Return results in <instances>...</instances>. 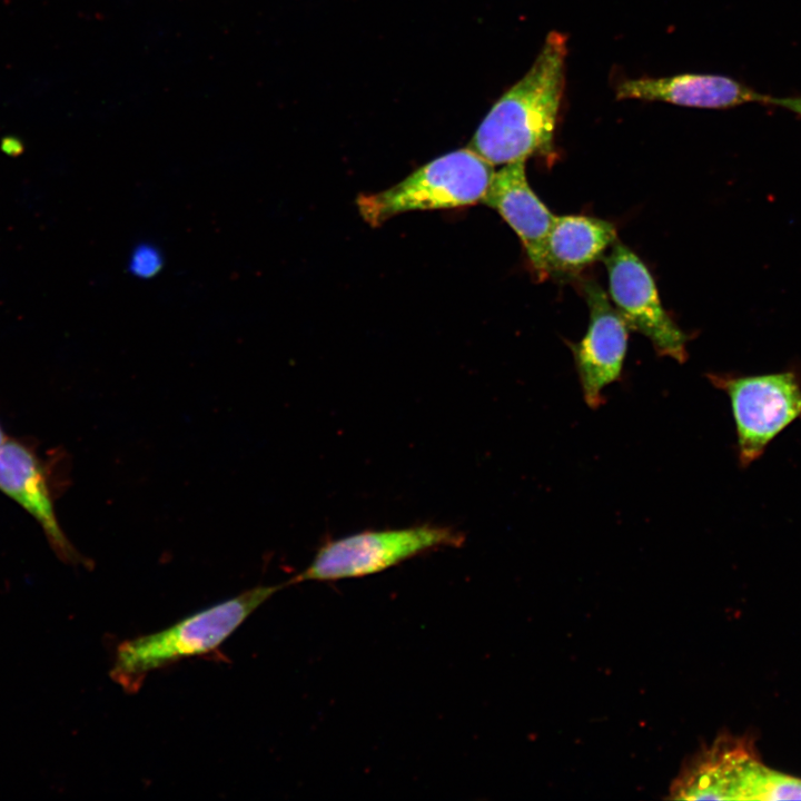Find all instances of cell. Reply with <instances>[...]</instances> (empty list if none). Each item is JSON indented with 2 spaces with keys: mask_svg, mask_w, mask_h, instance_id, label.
<instances>
[{
  "mask_svg": "<svg viewBox=\"0 0 801 801\" xmlns=\"http://www.w3.org/2000/svg\"><path fill=\"white\" fill-rule=\"evenodd\" d=\"M566 53V37L550 32L530 70L495 102L468 147L493 166L552 155Z\"/></svg>",
  "mask_w": 801,
  "mask_h": 801,
  "instance_id": "6da1fadb",
  "label": "cell"
},
{
  "mask_svg": "<svg viewBox=\"0 0 801 801\" xmlns=\"http://www.w3.org/2000/svg\"><path fill=\"white\" fill-rule=\"evenodd\" d=\"M283 585H260L200 610L165 630L126 640L117 646L111 679L137 692L146 676L179 660L216 651Z\"/></svg>",
  "mask_w": 801,
  "mask_h": 801,
  "instance_id": "7a4b0ae2",
  "label": "cell"
},
{
  "mask_svg": "<svg viewBox=\"0 0 801 801\" xmlns=\"http://www.w3.org/2000/svg\"><path fill=\"white\" fill-rule=\"evenodd\" d=\"M472 148L443 155L398 184L357 198L363 219L376 227L413 210L447 209L482 202L495 171Z\"/></svg>",
  "mask_w": 801,
  "mask_h": 801,
  "instance_id": "3957f363",
  "label": "cell"
},
{
  "mask_svg": "<svg viewBox=\"0 0 801 801\" xmlns=\"http://www.w3.org/2000/svg\"><path fill=\"white\" fill-rule=\"evenodd\" d=\"M706 377L729 396L742 468L758 461L788 426L801 421V373L798 367L760 375L709 373Z\"/></svg>",
  "mask_w": 801,
  "mask_h": 801,
  "instance_id": "277c9868",
  "label": "cell"
},
{
  "mask_svg": "<svg viewBox=\"0 0 801 801\" xmlns=\"http://www.w3.org/2000/svg\"><path fill=\"white\" fill-rule=\"evenodd\" d=\"M463 541L461 532L438 525L354 533L323 544L309 565L287 585L376 574L427 551L461 546Z\"/></svg>",
  "mask_w": 801,
  "mask_h": 801,
  "instance_id": "5b68a950",
  "label": "cell"
},
{
  "mask_svg": "<svg viewBox=\"0 0 801 801\" xmlns=\"http://www.w3.org/2000/svg\"><path fill=\"white\" fill-rule=\"evenodd\" d=\"M65 454L44 457L38 445L26 437H8L0 445V492L16 502L40 526L57 557L70 565L91 567L63 532L56 501L65 483Z\"/></svg>",
  "mask_w": 801,
  "mask_h": 801,
  "instance_id": "8992f818",
  "label": "cell"
},
{
  "mask_svg": "<svg viewBox=\"0 0 801 801\" xmlns=\"http://www.w3.org/2000/svg\"><path fill=\"white\" fill-rule=\"evenodd\" d=\"M604 263L611 299L629 329L649 338L657 355L684 363L689 337L663 308L643 261L625 245L615 241Z\"/></svg>",
  "mask_w": 801,
  "mask_h": 801,
  "instance_id": "52a82bcc",
  "label": "cell"
},
{
  "mask_svg": "<svg viewBox=\"0 0 801 801\" xmlns=\"http://www.w3.org/2000/svg\"><path fill=\"white\" fill-rule=\"evenodd\" d=\"M590 312L585 335L578 343H567L586 405L599 408L605 398L603 389L619 380L627 349L629 327L594 280L582 284Z\"/></svg>",
  "mask_w": 801,
  "mask_h": 801,
  "instance_id": "ba28073f",
  "label": "cell"
},
{
  "mask_svg": "<svg viewBox=\"0 0 801 801\" xmlns=\"http://www.w3.org/2000/svg\"><path fill=\"white\" fill-rule=\"evenodd\" d=\"M752 741L722 733L689 756L669 788L674 800H743L759 762Z\"/></svg>",
  "mask_w": 801,
  "mask_h": 801,
  "instance_id": "9c48e42d",
  "label": "cell"
},
{
  "mask_svg": "<svg viewBox=\"0 0 801 801\" xmlns=\"http://www.w3.org/2000/svg\"><path fill=\"white\" fill-rule=\"evenodd\" d=\"M482 202L508 224L523 245L533 274L546 279L545 243L555 216L532 190L525 161L506 164L495 172Z\"/></svg>",
  "mask_w": 801,
  "mask_h": 801,
  "instance_id": "30bf717a",
  "label": "cell"
},
{
  "mask_svg": "<svg viewBox=\"0 0 801 801\" xmlns=\"http://www.w3.org/2000/svg\"><path fill=\"white\" fill-rule=\"evenodd\" d=\"M765 96L732 78L716 75L640 78L622 81L616 87L617 99L664 101L709 109L731 108L748 102L763 103Z\"/></svg>",
  "mask_w": 801,
  "mask_h": 801,
  "instance_id": "8fae6325",
  "label": "cell"
},
{
  "mask_svg": "<svg viewBox=\"0 0 801 801\" xmlns=\"http://www.w3.org/2000/svg\"><path fill=\"white\" fill-rule=\"evenodd\" d=\"M615 241V227L606 220L580 215L555 216L545 243L548 277L580 273Z\"/></svg>",
  "mask_w": 801,
  "mask_h": 801,
  "instance_id": "7c38bea8",
  "label": "cell"
},
{
  "mask_svg": "<svg viewBox=\"0 0 801 801\" xmlns=\"http://www.w3.org/2000/svg\"><path fill=\"white\" fill-rule=\"evenodd\" d=\"M801 800V779L774 771L760 761L752 769L743 800Z\"/></svg>",
  "mask_w": 801,
  "mask_h": 801,
  "instance_id": "4fadbf2b",
  "label": "cell"
},
{
  "mask_svg": "<svg viewBox=\"0 0 801 801\" xmlns=\"http://www.w3.org/2000/svg\"><path fill=\"white\" fill-rule=\"evenodd\" d=\"M128 267L138 278H151L162 267V255L156 246L148 243L140 244L131 251Z\"/></svg>",
  "mask_w": 801,
  "mask_h": 801,
  "instance_id": "5bb4252c",
  "label": "cell"
},
{
  "mask_svg": "<svg viewBox=\"0 0 801 801\" xmlns=\"http://www.w3.org/2000/svg\"><path fill=\"white\" fill-rule=\"evenodd\" d=\"M764 105L777 106L801 116V96L798 97H770L765 96Z\"/></svg>",
  "mask_w": 801,
  "mask_h": 801,
  "instance_id": "9a60e30c",
  "label": "cell"
},
{
  "mask_svg": "<svg viewBox=\"0 0 801 801\" xmlns=\"http://www.w3.org/2000/svg\"><path fill=\"white\" fill-rule=\"evenodd\" d=\"M6 438H7L6 433H4L3 427H2V425H1V423H0V445H1V443H2Z\"/></svg>",
  "mask_w": 801,
  "mask_h": 801,
  "instance_id": "2e32d148",
  "label": "cell"
}]
</instances>
